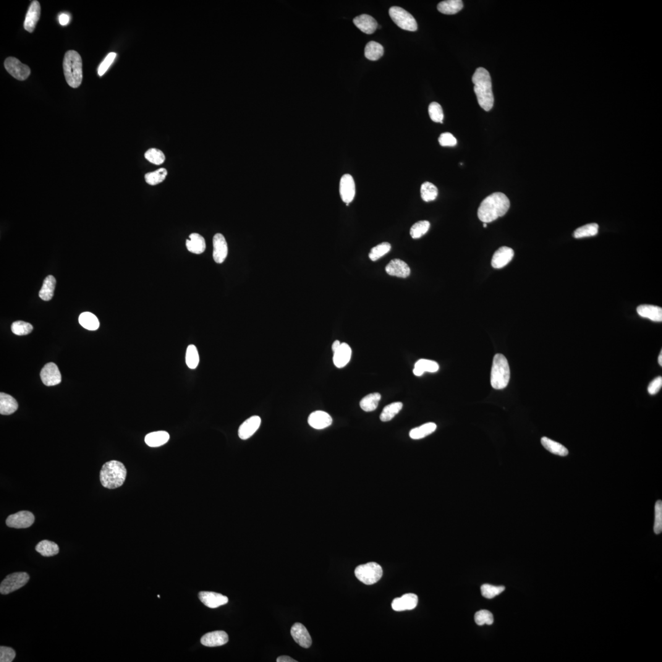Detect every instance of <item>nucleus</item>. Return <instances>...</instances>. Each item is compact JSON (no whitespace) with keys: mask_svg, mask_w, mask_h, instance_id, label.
I'll list each match as a JSON object with an SVG mask.
<instances>
[{"mask_svg":"<svg viewBox=\"0 0 662 662\" xmlns=\"http://www.w3.org/2000/svg\"><path fill=\"white\" fill-rule=\"evenodd\" d=\"M127 469L122 462L111 460L106 462L100 471L101 485L107 489H116L123 485L127 477Z\"/></svg>","mask_w":662,"mask_h":662,"instance_id":"7ed1b4c3","label":"nucleus"},{"mask_svg":"<svg viewBox=\"0 0 662 662\" xmlns=\"http://www.w3.org/2000/svg\"><path fill=\"white\" fill-rule=\"evenodd\" d=\"M56 286V280L55 277L52 276L47 277L44 281L43 287L39 291V297L42 300H45V301H49V300H51L54 296Z\"/></svg>","mask_w":662,"mask_h":662,"instance_id":"c85d7f7f","label":"nucleus"},{"mask_svg":"<svg viewBox=\"0 0 662 662\" xmlns=\"http://www.w3.org/2000/svg\"><path fill=\"white\" fill-rule=\"evenodd\" d=\"M340 195L342 200L349 206L354 200L356 186L354 179L349 174H344L341 178L339 185Z\"/></svg>","mask_w":662,"mask_h":662,"instance_id":"9b49d317","label":"nucleus"},{"mask_svg":"<svg viewBox=\"0 0 662 662\" xmlns=\"http://www.w3.org/2000/svg\"><path fill=\"white\" fill-rule=\"evenodd\" d=\"M36 551L43 556L52 557L59 554V547L53 541L43 540L36 545Z\"/></svg>","mask_w":662,"mask_h":662,"instance_id":"473e14b6","label":"nucleus"},{"mask_svg":"<svg viewBox=\"0 0 662 662\" xmlns=\"http://www.w3.org/2000/svg\"><path fill=\"white\" fill-rule=\"evenodd\" d=\"M510 378V370L507 358L502 354L494 356L491 374V384L496 389L506 388Z\"/></svg>","mask_w":662,"mask_h":662,"instance_id":"39448f33","label":"nucleus"},{"mask_svg":"<svg viewBox=\"0 0 662 662\" xmlns=\"http://www.w3.org/2000/svg\"><path fill=\"white\" fill-rule=\"evenodd\" d=\"M506 589L504 586H494L490 585H483L481 587V594L486 598L491 599L503 592Z\"/></svg>","mask_w":662,"mask_h":662,"instance_id":"de8ad7c7","label":"nucleus"},{"mask_svg":"<svg viewBox=\"0 0 662 662\" xmlns=\"http://www.w3.org/2000/svg\"><path fill=\"white\" fill-rule=\"evenodd\" d=\"M41 378L46 386H56L61 383L62 375L58 367L54 363L47 364L41 371Z\"/></svg>","mask_w":662,"mask_h":662,"instance_id":"f8f14e48","label":"nucleus"},{"mask_svg":"<svg viewBox=\"0 0 662 662\" xmlns=\"http://www.w3.org/2000/svg\"><path fill=\"white\" fill-rule=\"evenodd\" d=\"M541 442L544 448L551 453L561 456H566L569 454V451L564 445L546 437L541 439Z\"/></svg>","mask_w":662,"mask_h":662,"instance_id":"2f4dec72","label":"nucleus"},{"mask_svg":"<svg viewBox=\"0 0 662 662\" xmlns=\"http://www.w3.org/2000/svg\"><path fill=\"white\" fill-rule=\"evenodd\" d=\"M30 577L25 572H16L7 575L0 585V592L7 595L19 589L29 581Z\"/></svg>","mask_w":662,"mask_h":662,"instance_id":"6e6552de","label":"nucleus"},{"mask_svg":"<svg viewBox=\"0 0 662 662\" xmlns=\"http://www.w3.org/2000/svg\"><path fill=\"white\" fill-rule=\"evenodd\" d=\"M385 269L387 274L389 276L399 278H407L410 274V268L409 265L399 259H394L390 261L387 264Z\"/></svg>","mask_w":662,"mask_h":662,"instance_id":"6ab92c4d","label":"nucleus"},{"mask_svg":"<svg viewBox=\"0 0 662 662\" xmlns=\"http://www.w3.org/2000/svg\"><path fill=\"white\" fill-rule=\"evenodd\" d=\"M185 358L186 364L188 368L195 369L198 367L200 363V356L195 345H190L188 347Z\"/></svg>","mask_w":662,"mask_h":662,"instance_id":"a19ab883","label":"nucleus"},{"mask_svg":"<svg viewBox=\"0 0 662 662\" xmlns=\"http://www.w3.org/2000/svg\"><path fill=\"white\" fill-rule=\"evenodd\" d=\"M116 56L117 54L115 53V52H111V53L107 55L105 59L103 60V62L101 63L98 68V72L99 76H102V75H104V73L107 72L112 63H113L115 59H116Z\"/></svg>","mask_w":662,"mask_h":662,"instance_id":"864d4df0","label":"nucleus"},{"mask_svg":"<svg viewBox=\"0 0 662 662\" xmlns=\"http://www.w3.org/2000/svg\"><path fill=\"white\" fill-rule=\"evenodd\" d=\"M35 516L30 512L21 511L10 515L6 519V525L15 528L30 527L35 522Z\"/></svg>","mask_w":662,"mask_h":662,"instance_id":"9d476101","label":"nucleus"},{"mask_svg":"<svg viewBox=\"0 0 662 662\" xmlns=\"http://www.w3.org/2000/svg\"><path fill=\"white\" fill-rule=\"evenodd\" d=\"M391 244L388 242H383L371 248L369 253V258L371 261L379 260L382 256L385 255L391 250Z\"/></svg>","mask_w":662,"mask_h":662,"instance_id":"a18cd8bd","label":"nucleus"},{"mask_svg":"<svg viewBox=\"0 0 662 662\" xmlns=\"http://www.w3.org/2000/svg\"><path fill=\"white\" fill-rule=\"evenodd\" d=\"M403 404L402 402H397L392 403V404L386 405L384 408L380 415V420L383 422H388L393 419L396 415L398 414L400 411L402 410Z\"/></svg>","mask_w":662,"mask_h":662,"instance_id":"4c0bfd02","label":"nucleus"},{"mask_svg":"<svg viewBox=\"0 0 662 662\" xmlns=\"http://www.w3.org/2000/svg\"><path fill=\"white\" fill-rule=\"evenodd\" d=\"M213 258L217 263H223L227 257L228 248L226 239L221 234H216L213 238Z\"/></svg>","mask_w":662,"mask_h":662,"instance_id":"ddd939ff","label":"nucleus"},{"mask_svg":"<svg viewBox=\"0 0 662 662\" xmlns=\"http://www.w3.org/2000/svg\"><path fill=\"white\" fill-rule=\"evenodd\" d=\"M18 409V404L14 397L4 392L0 394V413L2 415H9Z\"/></svg>","mask_w":662,"mask_h":662,"instance_id":"bb28decb","label":"nucleus"},{"mask_svg":"<svg viewBox=\"0 0 662 662\" xmlns=\"http://www.w3.org/2000/svg\"><path fill=\"white\" fill-rule=\"evenodd\" d=\"M472 82L479 105L486 111H490L494 103L490 74L484 68H478L473 75Z\"/></svg>","mask_w":662,"mask_h":662,"instance_id":"f03ea898","label":"nucleus"},{"mask_svg":"<svg viewBox=\"0 0 662 662\" xmlns=\"http://www.w3.org/2000/svg\"><path fill=\"white\" fill-rule=\"evenodd\" d=\"M483 226H484V227H487V223H484Z\"/></svg>","mask_w":662,"mask_h":662,"instance_id":"680f3d73","label":"nucleus"},{"mask_svg":"<svg viewBox=\"0 0 662 662\" xmlns=\"http://www.w3.org/2000/svg\"><path fill=\"white\" fill-rule=\"evenodd\" d=\"M638 315L656 322L662 321V308L653 305H641L637 308Z\"/></svg>","mask_w":662,"mask_h":662,"instance_id":"393cba45","label":"nucleus"},{"mask_svg":"<svg viewBox=\"0 0 662 662\" xmlns=\"http://www.w3.org/2000/svg\"><path fill=\"white\" fill-rule=\"evenodd\" d=\"M33 327L31 324L23 321H15L12 324L11 331L17 336H25L32 332Z\"/></svg>","mask_w":662,"mask_h":662,"instance_id":"49530a36","label":"nucleus"},{"mask_svg":"<svg viewBox=\"0 0 662 662\" xmlns=\"http://www.w3.org/2000/svg\"><path fill=\"white\" fill-rule=\"evenodd\" d=\"M158 598H160V595H158Z\"/></svg>","mask_w":662,"mask_h":662,"instance_id":"e2e57ef3","label":"nucleus"},{"mask_svg":"<svg viewBox=\"0 0 662 662\" xmlns=\"http://www.w3.org/2000/svg\"><path fill=\"white\" fill-rule=\"evenodd\" d=\"M421 196L425 202L434 201L438 196V188L431 182L423 183L421 187Z\"/></svg>","mask_w":662,"mask_h":662,"instance_id":"58836bf2","label":"nucleus"},{"mask_svg":"<svg viewBox=\"0 0 662 662\" xmlns=\"http://www.w3.org/2000/svg\"><path fill=\"white\" fill-rule=\"evenodd\" d=\"M654 533L657 535L661 534L662 532V502L658 501L655 506V522L654 525Z\"/></svg>","mask_w":662,"mask_h":662,"instance_id":"3c124183","label":"nucleus"},{"mask_svg":"<svg viewBox=\"0 0 662 662\" xmlns=\"http://www.w3.org/2000/svg\"><path fill=\"white\" fill-rule=\"evenodd\" d=\"M64 74L68 84L71 87L76 88L82 82V61L78 52L69 51L65 55L64 63Z\"/></svg>","mask_w":662,"mask_h":662,"instance_id":"20e7f679","label":"nucleus"},{"mask_svg":"<svg viewBox=\"0 0 662 662\" xmlns=\"http://www.w3.org/2000/svg\"><path fill=\"white\" fill-rule=\"evenodd\" d=\"M381 397L380 394L378 392L368 395L361 400V409L366 412H373L377 408Z\"/></svg>","mask_w":662,"mask_h":662,"instance_id":"c9c22d12","label":"nucleus"},{"mask_svg":"<svg viewBox=\"0 0 662 662\" xmlns=\"http://www.w3.org/2000/svg\"><path fill=\"white\" fill-rule=\"evenodd\" d=\"M599 226L596 223H590L575 230L574 236L576 239L594 236L598 234Z\"/></svg>","mask_w":662,"mask_h":662,"instance_id":"ea45409f","label":"nucleus"},{"mask_svg":"<svg viewBox=\"0 0 662 662\" xmlns=\"http://www.w3.org/2000/svg\"><path fill=\"white\" fill-rule=\"evenodd\" d=\"M475 621L478 625H492L494 622L493 615L488 610H480L475 613Z\"/></svg>","mask_w":662,"mask_h":662,"instance_id":"8fccbe9b","label":"nucleus"},{"mask_svg":"<svg viewBox=\"0 0 662 662\" xmlns=\"http://www.w3.org/2000/svg\"><path fill=\"white\" fill-rule=\"evenodd\" d=\"M439 369V366L436 361L428 360H420L416 363L413 373L416 376H421L425 371L436 372Z\"/></svg>","mask_w":662,"mask_h":662,"instance_id":"c756f323","label":"nucleus"},{"mask_svg":"<svg viewBox=\"0 0 662 662\" xmlns=\"http://www.w3.org/2000/svg\"><path fill=\"white\" fill-rule=\"evenodd\" d=\"M662 386V376H658V377H657L654 379L653 381H651L650 385H649L648 388L649 393L651 395H654L658 393L659 391L661 389Z\"/></svg>","mask_w":662,"mask_h":662,"instance_id":"6e6d98bb","label":"nucleus"},{"mask_svg":"<svg viewBox=\"0 0 662 662\" xmlns=\"http://www.w3.org/2000/svg\"><path fill=\"white\" fill-rule=\"evenodd\" d=\"M463 6L464 5L461 0H447L440 2L438 9L442 14L452 15L461 10Z\"/></svg>","mask_w":662,"mask_h":662,"instance_id":"7c9ffc66","label":"nucleus"},{"mask_svg":"<svg viewBox=\"0 0 662 662\" xmlns=\"http://www.w3.org/2000/svg\"><path fill=\"white\" fill-rule=\"evenodd\" d=\"M353 23L362 32L370 35L378 28V23L373 17L368 14H362L356 17Z\"/></svg>","mask_w":662,"mask_h":662,"instance_id":"5701e85b","label":"nucleus"},{"mask_svg":"<svg viewBox=\"0 0 662 662\" xmlns=\"http://www.w3.org/2000/svg\"><path fill=\"white\" fill-rule=\"evenodd\" d=\"M429 114L433 122L443 124L444 118L443 109L438 103L433 102L430 104L429 106Z\"/></svg>","mask_w":662,"mask_h":662,"instance_id":"09e8293b","label":"nucleus"},{"mask_svg":"<svg viewBox=\"0 0 662 662\" xmlns=\"http://www.w3.org/2000/svg\"><path fill=\"white\" fill-rule=\"evenodd\" d=\"M355 574L361 582L366 585H371L381 579L383 576V569L377 563L369 562L357 567Z\"/></svg>","mask_w":662,"mask_h":662,"instance_id":"423d86ee","label":"nucleus"},{"mask_svg":"<svg viewBox=\"0 0 662 662\" xmlns=\"http://www.w3.org/2000/svg\"><path fill=\"white\" fill-rule=\"evenodd\" d=\"M430 223L428 221H423L417 222L411 227L410 233L413 239H419L427 233L430 227Z\"/></svg>","mask_w":662,"mask_h":662,"instance_id":"37998d69","label":"nucleus"},{"mask_svg":"<svg viewBox=\"0 0 662 662\" xmlns=\"http://www.w3.org/2000/svg\"><path fill=\"white\" fill-rule=\"evenodd\" d=\"M70 20V18L69 14L63 13V14L60 15L59 22L62 25L65 26L69 24Z\"/></svg>","mask_w":662,"mask_h":662,"instance_id":"4d7b16f0","label":"nucleus"},{"mask_svg":"<svg viewBox=\"0 0 662 662\" xmlns=\"http://www.w3.org/2000/svg\"><path fill=\"white\" fill-rule=\"evenodd\" d=\"M4 67L12 77L19 80L27 79L31 73L30 68L27 65L23 64L20 60L12 57H8L5 60Z\"/></svg>","mask_w":662,"mask_h":662,"instance_id":"1a4fd4ad","label":"nucleus"},{"mask_svg":"<svg viewBox=\"0 0 662 662\" xmlns=\"http://www.w3.org/2000/svg\"><path fill=\"white\" fill-rule=\"evenodd\" d=\"M514 256V251L508 247L499 248L494 254L492 258V266L495 269H501L507 266L512 260Z\"/></svg>","mask_w":662,"mask_h":662,"instance_id":"a211bd4d","label":"nucleus"},{"mask_svg":"<svg viewBox=\"0 0 662 662\" xmlns=\"http://www.w3.org/2000/svg\"><path fill=\"white\" fill-rule=\"evenodd\" d=\"M389 14L393 22L402 29L410 31L417 30L418 25L415 18L402 7H391Z\"/></svg>","mask_w":662,"mask_h":662,"instance_id":"0eeeda50","label":"nucleus"},{"mask_svg":"<svg viewBox=\"0 0 662 662\" xmlns=\"http://www.w3.org/2000/svg\"><path fill=\"white\" fill-rule=\"evenodd\" d=\"M509 199L504 193H493L481 203L478 210L479 219L483 223H488L503 217L509 210Z\"/></svg>","mask_w":662,"mask_h":662,"instance_id":"f257e3e1","label":"nucleus"},{"mask_svg":"<svg viewBox=\"0 0 662 662\" xmlns=\"http://www.w3.org/2000/svg\"><path fill=\"white\" fill-rule=\"evenodd\" d=\"M440 145L443 147H453L457 145V140L449 133H442L439 138Z\"/></svg>","mask_w":662,"mask_h":662,"instance_id":"5fc2aeb1","label":"nucleus"},{"mask_svg":"<svg viewBox=\"0 0 662 662\" xmlns=\"http://www.w3.org/2000/svg\"><path fill=\"white\" fill-rule=\"evenodd\" d=\"M229 638L224 631H215L207 633L201 638V643L208 647H216L225 645L228 642Z\"/></svg>","mask_w":662,"mask_h":662,"instance_id":"4be33fe9","label":"nucleus"},{"mask_svg":"<svg viewBox=\"0 0 662 662\" xmlns=\"http://www.w3.org/2000/svg\"><path fill=\"white\" fill-rule=\"evenodd\" d=\"M167 174V171L165 168H160L155 171L146 174V181L149 185H156L163 182L166 179Z\"/></svg>","mask_w":662,"mask_h":662,"instance_id":"79ce46f5","label":"nucleus"},{"mask_svg":"<svg viewBox=\"0 0 662 662\" xmlns=\"http://www.w3.org/2000/svg\"><path fill=\"white\" fill-rule=\"evenodd\" d=\"M170 439L169 434L166 431H156L149 433L146 436L145 442L148 446L159 447L164 445Z\"/></svg>","mask_w":662,"mask_h":662,"instance_id":"cd10ccee","label":"nucleus"},{"mask_svg":"<svg viewBox=\"0 0 662 662\" xmlns=\"http://www.w3.org/2000/svg\"><path fill=\"white\" fill-rule=\"evenodd\" d=\"M186 246L190 252L197 255L203 253L206 248L205 238L198 233L191 234L189 239L186 241Z\"/></svg>","mask_w":662,"mask_h":662,"instance_id":"a878e982","label":"nucleus"},{"mask_svg":"<svg viewBox=\"0 0 662 662\" xmlns=\"http://www.w3.org/2000/svg\"><path fill=\"white\" fill-rule=\"evenodd\" d=\"M418 603V596L414 593H407L401 597L395 598L392 601V608L396 611L412 610L417 607Z\"/></svg>","mask_w":662,"mask_h":662,"instance_id":"2eb2a0df","label":"nucleus"},{"mask_svg":"<svg viewBox=\"0 0 662 662\" xmlns=\"http://www.w3.org/2000/svg\"><path fill=\"white\" fill-rule=\"evenodd\" d=\"M341 343L339 341H336L333 343V344L332 345V350L333 351L334 353L339 349L340 346H341Z\"/></svg>","mask_w":662,"mask_h":662,"instance_id":"bf43d9fd","label":"nucleus"},{"mask_svg":"<svg viewBox=\"0 0 662 662\" xmlns=\"http://www.w3.org/2000/svg\"><path fill=\"white\" fill-rule=\"evenodd\" d=\"M15 656L16 654L13 649L6 646L0 647V662H11L14 661Z\"/></svg>","mask_w":662,"mask_h":662,"instance_id":"603ef678","label":"nucleus"},{"mask_svg":"<svg viewBox=\"0 0 662 662\" xmlns=\"http://www.w3.org/2000/svg\"><path fill=\"white\" fill-rule=\"evenodd\" d=\"M352 349L346 343H342L341 346L334 353L333 362L337 368H343L348 365L352 357Z\"/></svg>","mask_w":662,"mask_h":662,"instance_id":"b1692460","label":"nucleus"},{"mask_svg":"<svg viewBox=\"0 0 662 662\" xmlns=\"http://www.w3.org/2000/svg\"><path fill=\"white\" fill-rule=\"evenodd\" d=\"M437 425L434 423H428L425 424L420 427L413 429L410 432V437L411 439L414 440H419L426 438L431 434H433L436 430Z\"/></svg>","mask_w":662,"mask_h":662,"instance_id":"f704fd0d","label":"nucleus"},{"mask_svg":"<svg viewBox=\"0 0 662 662\" xmlns=\"http://www.w3.org/2000/svg\"><path fill=\"white\" fill-rule=\"evenodd\" d=\"M41 6L38 1H33L28 9L24 22V28L29 33H33L40 17Z\"/></svg>","mask_w":662,"mask_h":662,"instance_id":"aec40b11","label":"nucleus"},{"mask_svg":"<svg viewBox=\"0 0 662 662\" xmlns=\"http://www.w3.org/2000/svg\"><path fill=\"white\" fill-rule=\"evenodd\" d=\"M78 321L81 326L88 330L95 331L97 330L99 327V322L98 319L95 315L90 312H83L81 313Z\"/></svg>","mask_w":662,"mask_h":662,"instance_id":"e433bc0d","label":"nucleus"},{"mask_svg":"<svg viewBox=\"0 0 662 662\" xmlns=\"http://www.w3.org/2000/svg\"><path fill=\"white\" fill-rule=\"evenodd\" d=\"M277 662H297V661H295L294 659H293V658H290V657H289V656H283L279 657V658H277Z\"/></svg>","mask_w":662,"mask_h":662,"instance_id":"13d9d810","label":"nucleus"},{"mask_svg":"<svg viewBox=\"0 0 662 662\" xmlns=\"http://www.w3.org/2000/svg\"><path fill=\"white\" fill-rule=\"evenodd\" d=\"M201 602L210 608H216L228 602V598L221 593L213 592H201L199 593Z\"/></svg>","mask_w":662,"mask_h":662,"instance_id":"f3484780","label":"nucleus"},{"mask_svg":"<svg viewBox=\"0 0 662 662\" xmlns=\"http://www.w3.org/2000/svg\"><path fill=\"white\" fill-rule=\"evenodd\" d=\"M145 156L149 162L156 165L163 164L166 158L163 151L155 148L149 149L146 151Z\"/></svg>","mask_w":662,"mask_h":662,"instance_id":"c03bdc74","label":"nucleus"},{"mask_svg":"<svg viewBox=\"0 0 662 662\" xmlns=\"http://www.w3.org/2000/svg\"><path fill=\"white\" fill-rule=\"evenodd\" d=\"M383 54V47L375 41H370L366 46L365 57L371 61H376L380 59Z\"/></svg>","mask_w":662,"mask_h":662,"instance_id":"72a5a7b5","label":"nucleus"},{"mask_svg":"<svg viewBox=\"0 0 662 662\" xmlns=\"http://www.w3.org/2000/svg\"><path fill=\"white\" fill-rule=\"evenodd\" d=\"M658 361H659V365H660L661 366H662V351H661L660 355H659Z\"/></svg>","mask_w":662,"mask_h":662,"instance_id":"052dcab7","label":"nucleus"},{"mask_svg":"<svg viewBox=\"0 0 662 662\" xmlns=\"http://www.w3.org/2000/svg\"><path fill=\"white\" fill-rule=\"evenodd\" d=\"M308 423L314 429H323L332 425V419L328 413L318 410L311 413L308 418Z\"/></svg>","mask_w":662,"mask_h":662,"instance_id":"412c9836","label":"nucleus"},{"mask_svg":"<svg viewBox=\"0 0 662 662\" xmlns=\"http://www.w3.org/2000/svg\"><path fill=\"white\" fill-rule=\"evenodd\" d=\"M261 423V418L258 416H253L247 419L240 426L238 431L239 438L242 440L250 438L260 428Z\"/></svg>","mask_w":662,"mask_h":662,"instance_id":"dca6fc26","label":"nucleus"},{"mask_svg":"<svg viewBox=\"0 0 662 662\" xmlns=\"http://www.w3.org/2000/svg\"><path fill=\"white\" fill-rule=\"evenodd\" d=\"M291 635L295 642L301 647L307 649L312 645V638L307 629L302 624L295 623L293 625Z\"/></svg>","mask_w":662,"mask_h":662,"instance_id":"4468645a","label":"nucleus"}]
</instances>
